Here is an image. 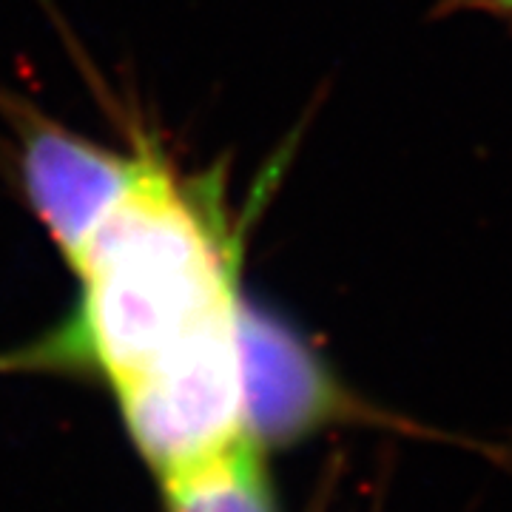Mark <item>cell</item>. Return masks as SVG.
<instances>
[{"mask_svg":"<svg viewBox=\"0 0 512 512\" xmlns=\"http://www.w3.org/2000/svg\"><path fill=\"white\" fill-rule=\"evenodd\" d=\"M242 245L225 174H180L143 146L140 177L69 262L83 302L60 348L86 356L114 390L146 376L237 316Z\"/></svg>","mask_w":512,"mask_h":512,"instance_id":"6da1fadb","label":"cell"},{"mask_svg":"<svg viewBox=\"0 0 512 512\" xmlns=\"http://www.w3.org/2000/svg\"><path fill=\"white\" fill-rule=\"evenodd\" d=\"M239 311L146 376L117 387L134 439L163 476L220 456L248 439Z\"/></svg>","mask_w":512,"mask_h":512,"instance_id":"7a4b0ae2","label":"cell"},{"mask_svg":"<svg viewBox=\"0 0 512 512\" xmlns=\"http://www.w3.org/2000/svg\"><path fill=\"white\" fill-rule=\"evenodd\" d=\"M3 111L18 134L26 202L66 262H72L140 177L143 146L128 154L114 151L32 109L26 100H6Z\"/></svg>","mask_w":512,"mask_h":512,"instance_id":"3957f363","label":"cell"},{"mask_svg":"<svg viewBox=\"0 0 512 512\" xmlns=\"http://www.w3.org/2000/svg\"><path fill=\"white\" fill-rule=\"evenodd\" d=\"M239 362L248 436L291 439L339 410V390L305 342L242 302Z\"/></svg>","mask_w":512,"mask_h":512,"instance_id":"277c9868","label":"cell"},{"mask_svg":"<svg viewBox=\"0 0 512 512\" xmlns=\"http://www.w3.org/2000/svg\"><path fill=\"white\" fill-rule=\"evenodd\" d=\"M254 444L248 436L220 456L163 476L171 512H274Z\"/></svg>","mask_w":512,"mask_h":512,"instance_id":"5b68a950","label":"cell"},{"mask_svg":"<svg viewBox=\"0 0 512 512\" xmlns=\"http://www.w3.org/2000/svg\"><path fill=\"white\" fill-rule=\"evenodd\" d=\"M441 12L447 9H473V12H490L498 18L512 20V0H439Z\"/></svg>","mask_w":512,"mask_h":512,"instance_id":"8992f818","label":"cell"}]
</instances>
